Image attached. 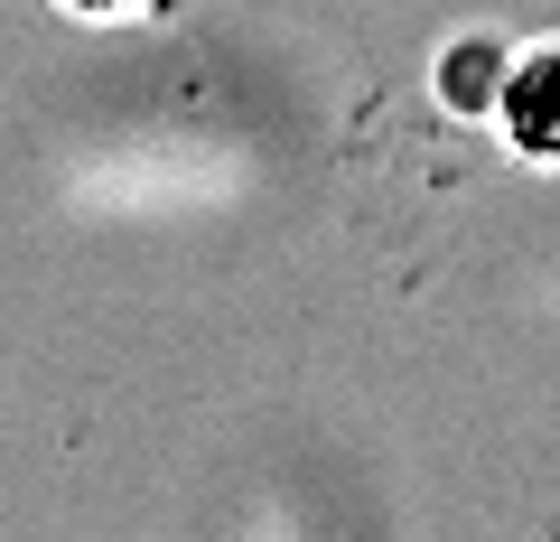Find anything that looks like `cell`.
<instances>
[{
    "label": "cell",
    "instance_id": "6da1fadb",
    "mask_svg": "<svg viewBox=\"0 0 560 542\" xmlns=\"http://www.w3.org/2000/svg\"><path fill=\"white\" fill-rule=\"evenodd\" d=\"M495 122L523 160H551L560 169V47H533V57L504 66V94H495Z\"/></svg>",
    "mask_w": 560,
    "mask_h": 542
}]
</instances>
